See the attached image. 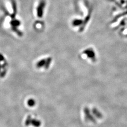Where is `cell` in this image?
Listing matches in <instances>:
<instances>
[{
  "instance_id": "obj_1",
  "label": "cell",
  "mask_w": 127,
  "mask_h": 127,
  "mask_svg": "<svg viewBox=\"0 0 127 127\" xmlns=\"http://www.w3.org/2000/svg\"><path fill=\"white\" fill-rule=\"evenodd\" d=\"M45 6V1L44 0H42L37 6L36 9L37 15L39 18H41L43 17Z\"/></svg>"
},
{
  "instance_id": "obj_2",
  "label": "cell",
  "mask_w": 127,
  "mask_h": 127,
  "mask_svg": "<svg viewBox=\"0 0 127 127\" xmlns=\"http://www.w3.org/2000/svg\"><path fill=\"white\" fill-rule=\"evenodd\" d=\"M83 53L86 55L87 57L92 59L93 61H95V52L92 49H88L83 51Z\"/></svg>"
},
{
  "instance_id": "obj_3",
  "label": "cell",
  "mask_w": 127,
  "mask_h": 127,
  "mask_svg": "<svg viewBox=\"0 0 127 127\" xmlns=\"http://www.w3.org/2000/svg\"><path fill=\"white\" fill-rule=\"evenodd\" d=\"M84 114H85V118L87 120H89L92 123H95L96 122L95 119L93 117V116L90 113V111L88 107H85L84 110Z\"/></svg>"
},
{
  "instance_id": "obj_4",
  "label": "cell",
  "mask_w": 127,
  "mask_h": 127,
  "mask_svg": "<svg viewBox=\"0 0 127 127\" xmlns=\"http://www.w3.org/2000/svg\"><path fill=\"white\" fill-rule=\"evenodd\" d=\"M92 113L95 116L96 118L98 119L103 118V114L100 113V112L95 108H93L92 110Z\"/></svg>"
},
{
  "instance_id": "obj_5",
  "label": "cell",
  "mask_w": 127,
  "mask_h": 127,
  "mask_svg": "<svg viewBox=\"0 0 127 127\" xmlns=\"http://www.w3.org/2000/svg\"><path fill=\"white\" fill-rule=\"evenodd\" d=\"M31 124L35 127H39L41 125V122L37 119H32Z\"/></svg>"
},
{
  "instance_id": "obj_6",
  "label": "cell",
  "mask_w": 127,
  "mask_h": 127,
  "mask_svg": "<svg viewBox=\"0 0 127 127\" xmlns=\"http://www.w3.org/2000/svg\"><path fill=\"white\" fill-rule=\"evenodd\" d=\"M46 59H42L38 61L36 64V67L38 68H41L44 66L45 64Z\"/></svg>"
},
{
  "instance_id": "obj_7",
  "label": "cell",
  "mask_w": 127,
  "mask_h": 127,
  "mask_svg": "<svg viewBox=\"0 0 127 127\" xmlns=\"http://www.w3.org/2000/svg\"><path fill=\"white\" fill-rule=\"evenodd\" d=\"M83 23V20H82L81 19H74L73 20V26H75V27H76V26H80Z\"/></svg>"
},
{
  "instance_id": "obj_8",
  "label": "cell",
  "mask_w": 127,
  "mask_h": 127,
  "mask_svg": "<svg viewBox=\"0 0 127 127\" xmlns=\"http://www.w3.org/2000/svg\"><path fill=\"white\" fill-rule=\"evenodd\" d=\"M51 61H52V59L50 57H49L47 59H46L45 64L44 65V67L45 69H48L49 68L50 64L51 63Z\"/></svg>"
},
{
  "instance_id": "obj_9",
  "label": "cell",
  "mask_w": 127,
  "mask_h": 127,
  "mask_svg": "<svg viewBox=\"0 0 127 127\" xmlns=\"http://www.w3.org/2000/svg\"><path fill=\"white\" fill-rule=\"evenodd\" d=\"M27 104L30 107H33L36 104V101L33 99H29L27 101Z\"/></svg>"
},
{
  "instance_id": "obj_10",
  "label": "cell",
  "mask_w": 127,
  "mask_h": 127,
  "mask_svg": "<svg viewBox=\"0 0 127 127\" xmlns=\"http://www.w3.org/2000/svg\"><path fill=\"white\" fill-rule=\"evenodd\" d=\"M32 118H31V115H28L27 117V118L26 120L25 121V125L26 126H29L31 124V121H32Z\"/></svg>"
},
{
  "instance_id": "obj_11",
  "label": "cell",
  "mask_w": 127,
  "mask_h": 127,
  "mask_svg": "<svg viewBox=\"0 0 127 127\" xmlns=\"http://www.w3.org/2000/svg\"><path fill=\"white\" fill-rule=\"evenodd\" d=\"M4 59V57H3L2 55L0 54V61H3Z\"/></svg>"
}]
</instances>
